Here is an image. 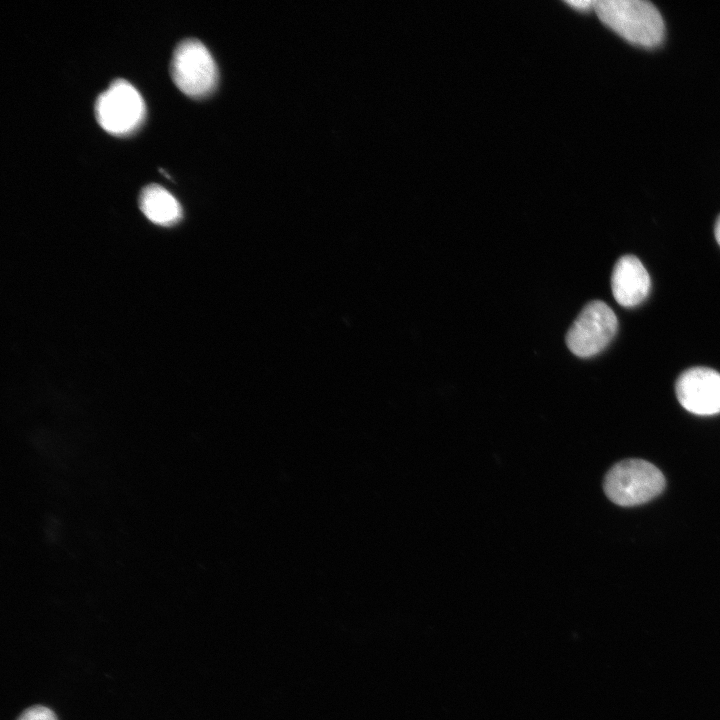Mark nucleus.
<instances>
[{"label":"nucleus","instance_id":"nucleus-1","mask_svg":"<svg viewBox=\"0 0 720 720\" xmlns=\"http://www.w3.org/2000/svg\"><path fill=\"white\" fill-rule=\"evenodd\" d=\"M599 19L625 40L643 47L659 45L664 21L658 9L644 0H597Z\"/></svg>","mask_w":720,"mask_h":720},{"label":"nucleus","instance_id":"nucleus-2","mask_svg":"<svg viewBox=\"0 0 720 720\" xmlns=\"http://www.w3.org/2000/svg\"><path fill=\"white\" fill-rule=\"evenodd\" d=\"M665 486L662 472L652 463L641 459H626L616 463L606 474V496L620 506H635L659 495Z\"/></svg>","mask_w":720,"mask_h":720},{"label":"nucleus","instance_id":"nucleus-3","mask_svg":"<svg viewBox=\"0 0 720 720\" xmlns=\"http://www.w3.org/2000/svg\"><path fill=\"white\" fill-rule=\"evenodd\" d=\"M176 86L190 97L209 95L218 82L217 65L207 47L199 40H182L175 47L170 63Z\"/></svg>","mask_w":720,"mask_h":720},{"label":"nucleus","instance_id":"nucleus-4","mask_svg":"<svg viewBox=\"0 0 720 720\" xmlns=\"http://www.w3.org/2000/svg\"><path fill=\"white\" fill-rule=\"evenodd\" d=\"M95 115L105 131L125 135L142 123L145 105L136 88L124 79H116L98 96Z\"/></svg>","mask_w":720,"mask_h":720},{"label":"nucleus","instance_id":"nucleus-5","mask_svg":"<svg viewBox=\"0 0 720 720\" xmlns=\"http://www.w3.org/2000/svg\"><path fill=\"white\" fill-rule=\"evenodd\" d=\"M618 321L613 310L603 301H591L584 306L566 335V344L578 357H590L601 352L614 338Z\"/></svg>","mask_w":720,"mask_h":720},{"label":"nucleus","instance_id":"nucleus-6","mask_svg":"<svg viewBox=\"0 0 720 720\" xmlns=\"http://www.w3.org/2000/svg\"><path fill=\"white\" fill-rule=\"evenodd\" d=\"M675 392L679 403L697 415L720 413V373L707 367H693L677 379Z\"/></svg>","mask_w":720,"mask_h":720},{"label":"nucleus","instance_id":"nucleus-7","mask_svg":"<svg viewBox=\"0 0 720 720\" xmlns=\"http://www.w3.org/2000/svg\"><path fill=\"white\" fill-rule=\"evenodd\" d=\"M611 289L615 300L624 307L640 304L650 290V276L633 255L622 256L615 264L611 276Z\"/></svg>","mask_w":720,"mask_h":720},{"label":"nucleus","instance_id":"nucleus-8","mask_svg":"<svg viewBox=\"0 0 720 720\" xmlns=\"http://www.w3.org/2000/svg\"><path fill=\"white\" fill-rule=\"evenodd\" d=\"M139 206L143 214L158 225L170 226L182 218L179 202L158 184H149L142 189Z\"/></svg>","mask_w":720,"mask_h":720},{"label":"nucleus","instance_id":"nucleus-9","mask_svg":"<svg viewBox=\"0 0 720 720\" xmlns=\"http://www.w3.org/2000/svg\"><path fill=\"white\" fill-rule=\"evenodd\" d=\"M18 720H57V718L49 708L36 705L26 709Z\"/></svg>","mask_w":720,"mask_h":720},{"label":"nucleus","instance_id":"nucleus-10","mask_svg":"<svg viewBox=\"0 0 720 720\" xmlns=\"http://www.w3.org/2000/svg\"><path fill=\"white\" fill-rule=\"evenodd\" d=\"M569 5H571L573 8L581 10V11H587L590 9H594L596 1L592 0H573V1H567Z\"/></svg>","mask_w":720,"mask_h":720},{"label":"nucleus","instance_id":"nucleus-11","mask_svg":"<svg viewBox=\"0 0 720 720\" xmlns=\"http://www.w3.org/2000/svg\"><path fill=\"white\" fill-rule=\"evenodd\" d=\"M714 233H715V238H716L718 244L720 245V216L718 217V219L715 223Z\"/></svg>","mask_w":720,"mask_h":720}]
</instances>
